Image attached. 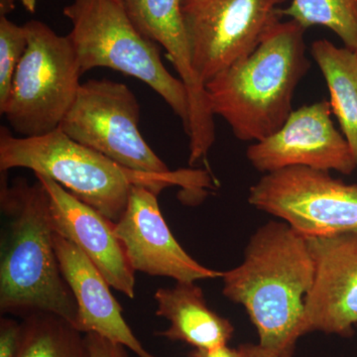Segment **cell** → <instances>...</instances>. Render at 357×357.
Returning <instances> with one entry per match:
<instances>
[{"label":"cell","instance_id":"6da1fadb","mask_svg":"<svg viewBox=\"0 0 357 357\" xmlns=\"http://www.w3.org/2000/svg\"><path fill=\"white\" fill-rule=\"evenodd\" d=\"M314 273L306 237L285 222H270L251 236L243 262L223 272L222 293L243 305L261 347L292 357Z\"/></svg>","mask_w":357,"mask_h":357},{"label":"cell","instance_id":"7a4b0ae2","mask_svg":"<svg viewBox=\"0 0 357 357\" xmlns=\"http://www.w3.org/2000/svg\"><path fill=\"white\" fill-rule=\"evenodd\" d=\"M0 210V312L22 317L48 312L76 328L77 302L56 255L46 188L37 178L9 185L1 172Z\"/></svg>","mask_w":357,"mask_h":357},{"label":"cell","instance_id":"3957f363","mask_svg":"<svg viewBox=\"0 0 357 357\" xmlns=\"http://www.w3.org/2000/svg\"><path fill=\"white\" fill-rule=\"evenodd\" d=\"M305 32L294 20L278 21L252 53L206 84L211 114L237 139H265L292 114L294 93L311 68Z\"/></svg>","mask_w":357,"mask_h":357},{"label":"cell","instance_id":"277c9868","mask_svg":"<svg viewBox=\"0 0 357 357\" xmlns=\"http://www.w3.org/2000/svg\"><path fill=\"white\" fill-rule=\"evenodd\" d=\"M26 168L47 176L77 199L114 223L128 206L132 188L146 185L158 192L170 185L204 194L211 178L202 171H174L149 175L128 170L91 148L66 135L60 128L37 137H20L0 128V171Z\"/></svg>","mask_w":357,"mask_h":357},{"label":"cell","instance_id":"5b68a950","mask_svg":"<svg viewBox=\"0 0 357 357\" xmlns=\"http://www.w3.org/2000/svg\"><path fill=\"white\" fill-rule=\"evenodd\" d=\"M63 13L72 23L69 37L82 74L109 68L142 81L180 117L187 134L190 102L184 83L168 72L159 45L141 34L119 0H73Z\"/></svg>","mask_w":357,"mask_h":357},{"label":"cell","instance_id":"8992f818","mask_svg":"<svg viewBox=\"0 0 357 357\" xmlns=\"http://www.w3.org/2000/svg\"><path fill=\"white\" fill-rule=\"evenodd\" d=\"M24 26L27 48L0 114L17 136L37 137L60 128L83 74L69 35L60 36L39 20Z\"/></svg>","mask_w":357,"mask_h":357},{"label":"cell","instance_id":"52a82bcc","mask_svg":"<svg viewBox=\"0 0 357 357\" xmlns=\"http://www.w3.org/2000/svg\"><path fill=\"white\" fill-rule=\"evenodd\" d=\"M139 121V102L126 84L93 79L81 84L59 128L128 170L169 175L172 171L143 138Z\"/></svg>","mask_w":357,"mask_h":357},{"label":"cell","instance_id":"ba28073f","mask_svg":"<svg viewBox=\"0 0 357 357\" xmlns=\"http://www.w3.org/2000/svg\"><path fill=\"white\" fill-rule=\"evenodd\" d=\"M248 202L306 238L357 229V184L328 171L295 166L265 174L249 190Z\"/></svg>","mask_w":357,"mask_h":357},{"label":"cell","instance_id":"9c48e42d","mask_svg":"<svg viewBox=\"0 0 357 357\" xmlns=\"http://www.w3.org/2000/svg\"><path fill=\"white\" fill-rule=\"evenodd\" d=\"M287 0H187L185 31L194 69L204 84L245 58L280 21Z\"/></svg>","mask_w":357,"mask_h":357},{"label":"cell","instance_id":"30bf717a","mask_svg":"<svg viewBox=\"0 0 357 357\" xmlns=\"http://www.w3.org/2000/svg\"><path fill=\"white\" fill-rule=\"evenodd\" d=\"M326 98L293 110L276 132L249 145L246 156L262 173L307 167L351 175L357 168L344 134L335 128Z\"/></svg>","mask_w":357,"mask_h":357},{"label":"cell","instance_id":"8fae6325","mask_svg":"<svg viewBox=\"0 0 357 357\" xmlns=\"http://www.w3.org/2000/svg\"><path fill=\"white\" fill-rule=\"evenodd\" d=\"M314 281L305 299L301 337H351L357 324V229L307 237Z\"/></svg>","mask_w":357,"mask_h":357},{"label":"cell","instance_id":"7c38bea8","mask_svg":"<svg viewBox=\"0 0 357 357\" xmlns=\"http://www.w3.org/2000/svg\"><path fill=\"white\" fill-rule=\"evenodd\" d=\"M157 195L146 185H134L126 210L115 223V236L134 271L177 282L222 278L223 272L199 264L178 243L162 215Z\"/></svg>","mask_w":357,"mask_h":357},{"label":"cell","instance_id":"4fadbf2b","mask_svg":"<svg viewBox=\"0 0 357 357\" xmlns=\"http://www.w3.org/2000/svg\"><path fill=\"white\" fill-rule=\"evenodd\" d=\"M35 177L48 192L55 231L83 251L110 287L133 299L135 271L115 236V223L77 199L51 178L39 174H35Z\"/></svg>","mask_w":357,"mask_h":357},{"label":"cell","instance_id":"5bb4252c","mask_svg":"<svg viewBox=\"0 0 357 357\" xmlns=\"http://www.w3.org/2000/svg\"><path fill=\"white\" fill-rule=\"evenodd\" d=\"M141 34L165 49L167 58L184 83L189 96V130L194 137L215 132L206 84L194 69L183 17L182 0H119Z\"/></svg>","mask_w":357,"mask_h":357},{"label":"cell","instance_id":"9a60e30c","mask_svg":"<svg viewBox=\"0 0 357 357\" xmlns=\"http://www.w3.org/2000/svg\"><path fill=\"white\" fill-rule=\"evenodd\" d=\"M54 246L61 271L77 306L76 328L130 349L138 357H156L143 347L122 316V307L98 268L76 244L55 231Z\"/></svg>","mask_w":357,"mask_h":357},{"label":"cell","instance_id":"2e32d148","mask_svg":"<svg viewBox=\"0 0 357 357\" xmlns=\"http://www.w3.org/2000/svg\"><path fill=\"white\" fill-rule=\"evenodd\" d=\"M156 316L170 326L155 335L183 342L194 349H211L229 344L234 328L229 319L206 305L202 288L195 282H177L173 288H160L154 295Z\"/></svg>","mask_w":357,"mask_h":357},{"label":"cell","instance_id":"e0dca14e","mask_svg":"<svg viewBox=\"0 0 357 357\" xmlns=\"http://www.w3.org/2000/svg\"><path fill=\"white\" fill-rule=\"evenodd\" d=\"M311 55L325 77L333 114L357 166V52L319 39L312 42Z\"/></svg>","mask_w":357,"mask_h":357},{"label":"cell","instance_id":"ac0fdd59","mask_svg":"<svg viewBox=\"0 0 357 357\" xmlns=\"http://www.w3.org/2000/svg\"><path fill=\"white\" fill-rule=\"evenodd\" d=\"M17 357H89L84 333L48 312L24 317Z\"/></svg>","mask_w":357,"mask_h":357},{"label":"cell","instance_id":"d6986e66","mask_svg":"<svg viewBox=\"0 0 357 357\" xmlns=\"http://www.w3.org/2000/svg\"><path fill=\"white\" fill-rule=\"evenodd\" d=\"M279 13L306 30L324 26L337 34L344 47L357 52V0H291Z\"/></svg>","mask_w":357,"mask_h":357},{"label":"cell","instance_id":"ffe728a7","mask_svg":"<svg viewBox=\"0 0 357 357\" xmlns=\"http://www.w3.org/2000/svg\"><path fill=\"white\" fill-rule=\"evenodd\" d=\"M25 26L17 25L0 15V109L10 93L14 75L27 48Z\"/></svg>","mask_w":357,"mask_h":357},{"label":"cell","instance_id":"44dd1931","mask_svg":"<svg viewBox=\"0 0 357 357\" xmlns=\"http://www.w3.org/2000/svg\"><path fill=\"white\" fill-rule=\"evenodd\" d=\"M22 326L13 319H0V357H17Z\"/></svg>","mask_w":357,"mask_h":357},{"label":"cell","instance_id":"7402d4cb","mask_svg":"<svg viewBox=\"0 0 357 357\" xmlns=\"http://www.w3.org/2000/svg\"><path fill=\"white\" fill-rule=\"evenodd\" d=\"M88 344L89 357H128L126 347L114 344L96 333L84 335Z\"/></svg>","mask_w":357,"mask_h":357},{"label":"cell","instance_id":"603a6c76","mask_svg":"<svg viewBox=\"0 0 357 357\" xmlns=\"http://www.w3.org/2000/svg\"><path fill=\"white\" fill-rule=\"evenodd\" d=\"M190 357H241L238 349H231L229 345L215 347L211 349H194Z\"/></svg>","mask_w":357,"mask_h":357},{"label":"cell","instance_id":"cb8c5ba5","mask_svg":"<svg viewBox=\"0 0 357 357\" xmlns=\"http://www.w3.org/2000/svg\"><path fill=\"white\" fill-rule=\"evenodd\" d=\"M241 357H280L275 352L264 349L259 344H244L237 347Z\"/></svg>","mask_w":357,"mask_h":357},{"label":"cell","instance_id":"d4e9b609","mask_svg":"<svg viewBox=\"0 0 357 357\" xmlns=\"http://www.w3.org/2000/svg\"><path fill=\"white\" fill-rule=\"evenodd\" d=\"M38 1L39 0H0V15H7L13 11L17 2L29 13H35Z\"/></svg>","mask_w":357,"mask_h":357},{"label":"cell","instance_id":"484cf974","mask_svg":"<svg viewBox=\"0 0 357 357\" xmlns=\"http://www.w3.org/2000/svg\"><path fill=\"white\" fill-rule=\"evenodd\" d=\"M185 1H187V0H182V3H184Z\"/></svg>","mask_w":357,"mask_h":357}]
</instances>
